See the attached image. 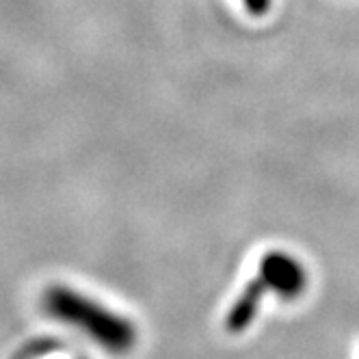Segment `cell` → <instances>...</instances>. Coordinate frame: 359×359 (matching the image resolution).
Listing matches in <instances>:
<instances>
[{"mask_svg":"<svg viewBox=\"0 0 359 359\" xmlns=\"http://www.w3.org/2000/svg\"><path fill=\"white\" fill-rule=\"evenodd\" d=\"M243 3L251 15H264L271 9V0H243Z\"/></svg>","mask_w":359,"mask_h":359,"instance_id":"obj_4","label":"cell"},{"mask_svg":"<svg viewBox=\"0 0 359 359\" xmlns=\"http://www.w3.org/2000/svg\"><path fill=\"white\" fill-rule=\"evenodd\" d=\"M264 292H266V286H264V281L260 277H255L253 281H249V284L243 288V292L238 294V299L232 303V307H229L227 318H225L227 331L241 333L253 323L255 314H258V310H260Z\"/></svg>","mask_w":359,"mask_h":359,"instance_id":"obj_3","label":"cell"},{"mask_svg":"<svg viewBox=\"0 0 359 359\" xmlns=\"http://www.w3.org/2000/svg\"><path fill=\"white\" fill-rule=\"evenodd\" d=\"M258 277L264 281L266 290L284 299H297L307 286L305 266L286 251H269L260 260Z\"/></svg>","mask_w":359,"mask_h":359,"instance_id":"obj_2","label":"cell"},{"mask_svg":"<svg viewBox=\"0 0 359 359\" xmlns=\"http://www.w3.org/2000/svg\"><path fill=\"white\" fill-rule=\"evenodd\" d=\"M46 305L57 318H63L89 331L91 338H95L102 346L111 348L113 353H123L135 344V327L121 316L100 307L97 303L87 301V297L57 288L48 294Z\"/></svg>","mask_w":359,"mask_h":359,"instance_id":"obj_1","label":"cell"}]
</instances>
